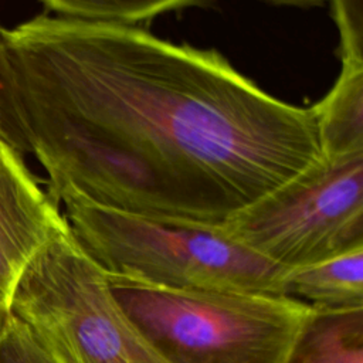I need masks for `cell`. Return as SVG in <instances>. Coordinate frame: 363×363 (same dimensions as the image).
Instances as JSON below:
<instances>
[{
    "mask_svg": "<svg viewBox=\"0 0 363 363\" xmlns=\"http://www.w3.org/2000/svg\"><path fill=\"white\" fill-rule=\"evenodd\" d=\"M6 50L55 206L216 227L323 157L312 108L265 92L216 48L43 11L9 30Z\"/></svg>",
    "mask_w": 363,
    "mask_h": 363,
    "instance_id": "cell-1",
    "label": "cell"
},
{
    "mask_svg": "<svg viewBox=\"0 0 363 363\" xmlns=\"http://www.w3.org/2000/svg\"><path fill=\"white\" fill-rule=\"evenodd\" d=\"M64 206L72 234L108 277L167 289L282 296L286 269L217 227L159 223L78 199Z\"/></svg>",
    "mask_w": 363,
    "mask_h": 363,
    "instance_id": "cell-2",
    "label": "cell"
},
{
    "mask_svg": "<svg viewBox=\"0 0 363 363\" xmlns=\"http://www.w3.org/2000/svg\"><path fill=\"white\" fill-rule=\"evenodd\" d=\"M108 282L167 363H284L313 311L286 296L167 289L115 277Z\"/></svg>",
    "mask_w": 363,
    "mask_h": 363,
    "instance_id": "cell-3",
    "label": "cell"
},
{
    "mask_svg": "<svg viewBox=\"0 0 363 363\" xmlns=\"http://www.w3.org/2000/svg\"><path fill=\"white\" fill-rule=\"evenodd\" d=\"M9 313L27 323L60 363H167L123 313L106 274L68 221L21 271Z\"/></svg>",
    "mask_w": 363,
    "mask_h": 363,
    "instance_id": "cell-4",
    "label": "cell"
},
{
    "mask_svg": "<svg viewBox=\"0 0 363 363\" xmlns=\"http://www.w3.org/2000/svg\"><path fill=\"white\" fill-rule=\"evenodd\" d=\"M281 268L363 248V153L322 157L216 225Z\"/></svg>",
    "mask_w": 363,
    "mask_h": 363,
    "instance_id": "cell-5",
    "label": "cell"
},
{
    "mask_svg": "<svg viewBox=\"0 0 363 363\" xmlns=\"http://www.w3.org/2000/svg\"><path fill=\"white\" fill-rule=\"evenodd\" d=\"M23 157L0 138V302L7 309L24 267L67 221Z\"/></svg>",
    "mask_w": 363,
    "mask_h": 363,
    "instance_id": "cell-6",
    "label": "cell"
},
{
    "mask_svg": "<svg viewBox=\"0 0 363 363\" xmlns=\"http://www.w3.org/2000/svg\"><path fill=\"white\" fill-rule=\"evenodd\" d=\"M281 295L315 309L363 308V248L286 269Z\"/></svg>",
    "mask_w": 363,
    "mask_h": 363,
    "instance_id": "cell-7",
    "label": "cell"
},
{
    "mask_svg": "<svg viewBox=\"0 0 363 363\" xmlns=\"http://www.w3.org/2000/svg\"><path fill=\"white\" fill-rule=\"evenodd\" d=\"M311 108L323 157L363 153V64L342 62L332 88Z\"/></svg>",
    "mask_w": 363,
    "mask_h": 363,
    "instance_id": "cell-8",
    "label": "cell"
},
{
    "mask_svg": "<svg viewBox=\"0 0 363 363\" xmlns=\"http://www.w3.org/2000/svg\"><path fill=\"white\" fill-rule=\"evenodd\" d=\"M284 363H363V308H313Z\"/></svg>",
    "mask_w": 363,
    "mask_h": 363,
    "instance_id": "cell-9",
    "label": "cell"
},
{
    "mask_svg": "<svg viewBox=\"0 0 363 363\" xmlns=\"http://www.w3.org/2000/svg\"><path fill=\"white\" fill-rule=\"evenodd\" d=\"M204 6L187 0H45V13L85 21L146 27L157 17Z\"/></svg>",
    "mask_w": 363,
    "mask_h": 363,
    "instance_id": "cell-10",
    "label": "cell"
},
{
    "mask_svg": "<svg viewBox=\"0 0 363 363\" xmlns=\"http://www.w3.org/2000/svg\"><path fill=\"white\" fill-rule=\"evenodd\" d=\"M0 363H60L34 330L9 313L0 332Z\"/></svg>",
    "mask_w": 363,
    "mask_h": 363,
    "instance_id": "cell-11",
    "label": "cell"
},
{
    "mask_svg": "<svg viewBox=\"0 0 363 363\" xmlns=\"http://www.w3.org/2000/svg\"><path fill=\"white\" fill-rule=\"evenodd\" d=\"M9 30L0 24V138L21 156L28 153V146L16 109L11 74L7 60Z\"/></svg>",
    "mask_w": 363,
    "mask_h": 363,
    "instance_id": "cell-12",
    "label": "cell"
},
{
    "mask_svg": "<svg viewBox=\"0 0 363 363\" xmlns=\"http://www.w3.org/2000/svg\"><path fill=\"white\" fill-rule=\"evenodd\" d=\"M330 16L339 34L340 64H363V1H332Z\"/></svg>",
    "mask_w": 363,
    "mask_h": 363,
    "instance_id": "cell-13",
    "label": "cell"
},
{
    "mask_svg": "<svg viewBox=\"0 0 363 363\" xmlns=\"http://www.w3.org/2000/svg\"><path fill=\"white\" fill-rule=\"evenodd\" d=\"M7 316H9V309L0 302V332L3 330V328H4V325H6Z\"/></svg>",
    "mask_w": 363,
    "mask_h": 363,
    "instance_id": "cell-14",
    "label": "cell"
}]
</instances>
